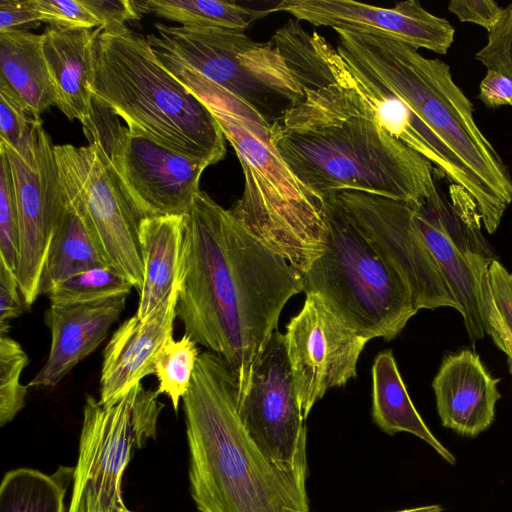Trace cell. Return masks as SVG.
Returning a JSON list of instances; mask_svg holds the SVG:
<instances>
[{"label": "cell", "mask_w": 512, "mask_h": 512, "mask_svg": "<svg viewBox=\"0 0 512 512\" xmlns=\"http://www.w3.org/2000/svg\"><path fill=\"white\" fill-rule=\"evenodd\" d=\"M101 107L93 101L84 132L107 154L139 220L185 215L200 191V178L209 164L175 152L139 129L121 126L109 110L103 107V112Z\"/></svg>", "instance_id": "30bf717a"}, {"label": "cell", "mask_w": 512, "mask_h": 512, "mask_svg": "<svg viewBox=\"0 0 512 512\" xmlns=\"http://www.w3.org/2000/svg\"><path fill=\"white\" fill-rule=\"evenodd\" d=\"M441 511H442V508L439 505H427V506L403 509V510L394 511V512H441ZM286 512H310V511H298V510L287 509Z\"/></svg>", "instance_id": "b9f144b4"}, {"label": "cell", "mask_w": 512, "mask_h": 512, "mask_svg": "<svg viewBox=\"0 0 512 512\" xmlns=\"http://www.w3.org/2000/svg\"><path fill=\"white\" fill-rule=\"evenodd\" d=\"M485 332L506 356L512 374V273L497 259L483 287Z\"/></svg>", "instance_id": "f1b7e54d"}, {"label": "cell", "mask_w": 512, "mask_h": 512, "mask_svg": "<svg viewBox=\"0 0 512 512\" xmlns=\"http://www.w3.org/2000/svg\"><path fill=\"white\" fill-rule=\"evenodd\" d=\"M151 48L175 58L239 97L271 124L298 103L303 91L278 48L244 31L219 27L154 25Z\"/></svg>", "instance_id": "ba28073f"}, {"label": "cell", "mask_w": 512, "mask_h": 512, "mask_svg": "<svg viewBox=\"0 0 512 512\" xmlns=\"http://www.w3.org/2000/svg\"><path fill=\"white\" fill-rule=\"evenodd\" d=\"M268 10L286 12L315 26L388 36L437 54L448 52L455 35L447 19L428 12L416 0L390 8L353 0H282Z\"/></svg>", "instance_id": "e0dca14e"}, {"label": "cell", "mask_w": 512, "mask_h": 512, "mask_svg": "<svg viewBox=\"0 0 512 512\" xmlns=\"http://www.w3.org/2000/svg\"><path fill=\"white\" fill-rule=\"evenodd\" d=\"M414 207L427 245L459 306L469 339L475 343L486 334L483 287L489 267L497 257L482 228L465 222L438 185Z\"/></svg>", "instance_id": "2e32d148"}, {"label": "cell", "mask_w": 512, "mask_h": 512, "mask_svg": "<svg viewBox=\"0 0 512 512\" xmlns=\"http://www.w3.org/2000/svg\"><path fill=\"white\" fill-rule=\"evenodd\" d=\"M142 383L117 403L103 406L88 395L68 512H132L122 497V477L132 450L156 436L164 404Z\"/></svg>", "instance_id": "9c48e42d"}, {"label": "cell", "mask_w": 512, "mask_h": 512, "mask_svg": "<svg viewBox=\"0 0 512 512\" xmlns=\"http://www.w3.org/2000/svg\"><path fill=\"white\" fill-rule=\"evenodd\" d=\"M183 407L191 496L200 512L309 511L308 474L268 459L238 412V386L228 364L200 353Z\"/></svg>", "instance_id": "3957f363"}, {"label": "cell", "mask_w": 512, "mask_h": 512, "mask_svg": "<svg viewBox=\"0 0 512 512\" xmlns=\"http://www.w3.org/2000/svg\"><path fill=\"white\" fill-rule=\"evenodd\" d=\"M88 140L87 146L54 145L62 187L85 216L109 265L140 292V220L107 154L95 139Z\"/></svg>", "instance_id": "8fae6325"}, {"label": "cell", "mask_w": 512, "mask_h": 512, "mask_svg": "<svg viewBox=\"0 0 512 512\" xmlns=\"http://www.w3.org/2000/svg\"><path fill=\"white\" fill-rule=\"evenodd\" d=\"M92 93L126 126L175 152L209 166L225 156V137L209 109L126 26L99 34Z\"/></svg>", "instance_id": "8992f818"}, {"label": "cell", "mask_w": 512, "mask_h": 512, "mask_svg": "<svg viewBox=\"0 0 512 512\" xmlns=\"http://www.w3.org/2000/svg\"><path fill=\"white\" fill-rule=\"evenodd\" d=\"M74 467L51 474L32 468L8 471L0 485V512H65L64 498Z\"/></svg>", "instance_id": "4316f807"}, {"label": "cell", "mask_w": 512, "mask_h": 512, "mask_svg": "<svg viewBox=\"0 0 512 512\" xmlns=\"http://www.w3.org/2000/svg\"><path fill=\"white\" fill-rule=\"evenodd\" d=\"M40 121L15 94L0 86V143L21 151Z\"/></svg>", "instance_id": "836d02e7"}, {"label": "cell", "mask_w": 512, "mask_h": 512, "mask_svg": "<svg viewBox=\"0 0 512 512\" xmlns=\"http://www.w3.org/2000/svg\"><path fill=\"white\" fill-rule=\"evenodd\" d=\"M28 357L21 345L0 335V425L10 422L24 407L27 387L20 383Z\"/></svg>", "instance_id": "1f68e13d"}, {"label": "cell", "mask_w": 512, "mask_h": 512, "mask_svg": "<svg viewBox=\"0 0 512 512\" xmlns=\"http://www.w3.org/2000/svg\"><path fill=\"white\" fill-rule=\"evenodd\" d=\"M302 273L199 191L184 215L176 313L195 343L219 355L246 394L253 369Z\"/></svg>", "instance_id": "7a4b0ae2"}, {"label": "cell", "mask_w": 512, "mask_h": 512, "mask_svg": "<svg viewBox=\"0 0 512 512\" xmlns=\"http://www.w3.org/2000/svg\"><path fill=\"white\" fill-rule=\"evenodd\" d=\"M317 41L336 81L348 87L391 136L420 154L472 195L471 183L463 168L438 137L388 88L341 55L322 35Z\"/></svg>", "instance_id": "ac0fdd59"}, {"label": "cell", "mask_w": 512, "mask_h": 512, "mask_svg": "<svg viewBox=\"0 0 512 512\" xmlns=\"http://www.w3.org/2000/svg\"><path fill=\"white\" fill-rule=\"evenodd\" d=\"M475 59L487 69L512 79V3L503 8L500 20L488 33L487 42L476 52Z\"/></svg>", "instance_id": "e575fe53"}, {"label": "cell", "mask_w": 512, "mask_h": 512, "mask_svg": "<svg viewBox=\"0 0 512 512\" xmlns=\"http://www.w3.org/2000/svg\"><path fill=\"white\" fill-rule=\"evenodd\" d=\"M102 28L49 25L42 33L43 52L56 90L60 111L83 125L93 108L96 42Z\"/></svg>", "instance_id": "7402d4cb"}, {"label": "cell", "mask_w": 512, "mask_h": 512, "mask_svg": "<svg viewBox=\"0 0 512 512\" xmlns=\"http://www.w3.org/2000/svg\"><path fill=\"white\" fill-rule=\"evenodd\" d=\"M275 44L302 99L270 127V138L294 175L324 198L358 191L419 204L435 190L434 166L391 136L346 86L332 78L317 42L300 24Z\"/></svg>", "instance_id": "6da1fadb"}, {"label": "cell", "mask_w": 512, "mask_h": 512, "mask_svg": "<svg viewBox=\"0 0 512 512\" xmlns=\"http://www.w3.org/2000/svg\"><path fill=\"white\" fill-rule=\"evenodd\" d=\"M239 416L262 453L278 466L308 474L307 430L292 380L285 336L275 330L257 361Z\"/></svg>", "instance_id": "5bb4252c"}, {"label": "cell", "mask_w": 512, "mask_h": 512, "mask_svg": "<svg viewBox=\"0 0 512 512\" xmlns=\"http://www.w3.org/2000/svg\"><path fill=\"white\" fill-rule=\"evenodd\" d=\"M143 286L136 315L145 321L165 303L179 284L184 215L143 218L139 221Z\"/></svg>", "instance_id": "603a6c76"}, {"label": "cell", "mask_w": 512, "mask_h": 512, "mask_svg": "<svg viewBox=\"0 0 512 512\" xmlns=\"http://www.w3.org/2000/svg\"><path fill=\"white\" fill-rule=\"evenodd\" d=\"M447 9L459 21L479 25L488 33L498 23L503 12V8L493 0H451Z\"/></svg>", "instance_id": "f35d334b"}, {"label": "cell", "mask_w": 512, "mask_h": 512, "mask_svg": "<svg viewBox=\"0 0 512 512\" xmlns=\"http://www.w3.org/2000/svg\"><path fill=\"white\" fill-rule=\"evenodd\" d=\"M335 31L338 52L399 97L450 150L471 183L483 229L496 232L512 203V177L450 66L388 36Z\"/></svg>", "instance_id": "5b68a950"}, {"label": "cell", "mask_w": 512, "mask_h": 512, "mask_svg": "<svg viewBox=\"0 0 512 512\" xmlns=\"http://www.w3.org/2000/svg\"><path fill=\"white\" fill-rule=\"evenodd\" d=\"M284 336L293 384L306 419L329 389L356 377L359 356L369 340L313 293L306 294Z\"/></svg>", "instance_id": "9a60e30c"}, {"label": "cell", "mask_w": 512, "mask_h": 512, "mask_svg": "<svg viewBox=\"0 0 512 512\" xmlns=\"http://www.w3.org/2000/svg\"><path fill=\"white\" fill-rule=\"evenodd\" d=\"M65 197V211L43 266L40 294L47 295L53 287L80 272L111 267L85 216L66 194Z\"/></svg>", "instance_id": "484cf974"}, {"label": "cell", "mask_w": 512, "mask_h": 512, "mask_svg": "<svg viewBox=\"0 0 512 512\" xmlns=\"http://www.w3.org/2000/svg\"><path fill=\"white\" fill-rule=\"evenodd\" d=\"M478 98L488 108L512 107V79L488 68L479 84Z\"/></svg>", "instance_id": "ab89813d"}, {"label": "cell", "mask_w": 512, "mask_h": 512, "mask_svg": "<svg viewBox=\"0 0 512 512\" xmlns=\"http://www.w3.org/2000/svg\"><path fill=\"white\" fill-rule=\"evenodd\" d=\"M40 23L29 0L0 1V31L28 30Z\"/></svg>", "instance_id": "60d3db41"}, {"label": "cell", "mask_w": 512, "mask_h": 512, "mask_svg": "<svg viewBox=\"0 0 512 512\" xmlns=\"http://www.w3.org/2000/svg\"><path fill=\"white\" fill-rule=\"evenodd\" d=\"M126 296L107 301L58 305L50 304L45 320L51 332L48 358L28 383L29 387H54L104 341L110 327L120 317Z\"/></svg>", "instance_id": "44dd1931"}, {"label": "cell", "mask_w": 512, "mask_h": 512, "mask_svg": "<svg viewBox=\"0 0 512 512\" xmlns=\"http://www.w3.org/2000/svg\"><path fill=\"white\" fill-rule=\"evenodd\" d=\"M25 307L15 273L0 259V335H8L11 320Z\"/></svg>", "instance_id": "74e56055"}, {"label": "cell", "mask_w": 512, "mask_h": 512, "mask_svg": "<svg viewBox=\"0 0 512 512\" xmlns=\"http://www.w3.org/2000/svg\"><path fill=\"white\" fill-rule=\"evenodd\" d=\"M99 21L103 31L125 27V23L137 20L141 13L131 0H81Z\"/></svg>", "instance_id": "8d00e7d4"}, {"label": "cell", "mask_w": 512, "mask_h": 512, "mask_svg": "<svg viewBox=\"0 0 512 512\" xmlns=\"http://www.w3.org/2000/svg\"><path fill=\"white\" fill-rule=\"evenodd\" d=\"M499 382L474 351L446 355L432 381L442 425L470 437L488 429L501 397Z\"/></svg>", "instance_id": "ffe728a7"}, {"label": "cell", "mask_w": 512, "mask_h": 512, "mask_svg": "<svg viewBox=\"0 0 512 512\" xmlns=\"http://www.w3.org/2000/svg\"><path fill=\"white\" fill-rule=\"evenodd\" d=\"M0 252V259L16 273L19 260V218L9 161L5 151L1 148Z\"/></svg>", "instance_id": "d6a6232c"}, {"label": "cell", "mask_w": 512, "mask_h": 512, "mask_svg": "<svg viewBox=\"0 0 512 512\" xmlns=\"http://www.w3.org/2000/svg\"><path fill=\"white\" fill-rule=\"evenodd\" d=\"M179 284L168 300L148 319L136 314L125 320L107 343L100 377L99 403H117L133 386L155 373V357L165 340L173 335Z\"/></svg>", "instance_id": "d6986e66"}, {"label": "cell", "mask_w": 512, "mask_h": 512, "mask_svg": "<svg viewBox=\"0 0 512 512\" xmlns=\"http://www.w3.org/2000/svg\"><path fill=\"white\" fill-rule=\"evenodd\" d=\"M0 86L15 94L38 119L56 106L57 94L44 56L42 34L0 31Z\"/></svg>", "instance_id": "cb8c5ba5"}, {"label": "cell", "mask_w": 512, "mask_h": 512, "mask_svg": "<svg viewBox=\"0 0 512 512\" xmlns=\"http://www.w3.org/2000/svg\"><path fill=\"white\" fill-rule=\"evenodd\" d=\"M132 288V284L121 273L106 266L69 277L53 287L47 296L50 304H86L127 297Z\"/></svg>", "instance_id": "f546056e"}, {"label": "cell", "mask_w": 512, "mask_h": 512, "mask_svg": "<svg viewBox=\"0 0 512 512\" xmlns=\"http://www.w3.org/2000/svg\"><path fill=\"white\" fill-rule=\"evenodd\" d=\"M141 14L153 13L157 17L187 27H219L245 31L255 21L270 14L221 0H143L135 1Z\"/></svg>", "instance_id": "83f0119b"}, {"label": "cell", "mask_w": 512, "mask_h": 512, "mask_svg": "<svg viewBox=\"0 0 512 512\" xmlns=\"http://www.w3.org/2000/svg\"><path fill=\"white\" fill-rule=\"evenodd\" d=\"M13 179L19 218V260L16 277L25 304L40 295L43 266L62 220L66 197L54 145L38 122L21 151L0 143Z\"/></svg>", "instance_id": "7c38bea8"}, {"label": "cell", "mask_w": 512, "mask_h": 512, "mask_svg": "<svg viewBox=\"0 0 512 512\" xmlns=\"http://www.w3.org/2000/svg\"><path fill=\"white\" fill-rule=\"evenodd\" d=\"M199 355L197 343L186 334L179 340H175L173 335L169 336L156 354V393L167 395L176 413L180 399L190 387Z\"/></svg>", "instance_id": "4dcf8cb0"}, {"label": "cell", "mask_w": 512, "mask_h": 512, "mask_svg": "<svg viewBox=\"0 0 512 512\" xmlns=\"http://www.w3.org/2000/svg\"><path fill=\"white\" fill-rule=\"evenodd\" d=\"M153 51L209 109L239 159L244 189L229 209L232 215L271 251L306 272L326 248L324 198L294 175L271 141V123L257 110L168 54Z\"/></svg>", "instance_id": "277c9868"}, {"label": "cell", "mask_w": 512, "mask_h": 512, "mask_svg": "<svg viewBox=\"0 0 512 512\" xmlns=\"http://www.w3.org/2000/svg\"><path fill=\"white\" fill-rule=\"evenodd\" d=\"M40 22L63 28L94 29L99 21L81 0H29Z\"/></svg>", "instance_id": "d590c367"}, {"label": "cell", "mask_w": 512, "mask_h": 512, "mask_svg": "<svg viewBox=\"0 0 512 512\" xmlns=\"http://www.w3.org/2000/svg\"><path fill=\"white\" fill-rule=\"evenodd\" d=\"M335 196L404 280L417 310L459 311L419 227L414 204L358 191Z\"/></svg>", "instance_id": "4fadbf2b"}, {"label": "cell", "mask_w": 512, "mask_h": 512, "mask_svg": "<svg viewBox=\"0 0 512 512\" xmlns=\"http://www.w3.org/2000/svg\"><path fill=\"white\" fill-rule=\"evenodd\" d=\"M372 416L385 433H411L428 443L444 460L455 456L432 434L414 407L391 350L380 352L372 367Z\"/></svg>", "instance_id": "d4e9b609"}, {"label": "cell", "mask_w": 512, "mask_h": 512, "mask_svg": "<svg viewBox=\"0 0 512 512\" xmlns=\"http://www.w3.org/2000/svg\"><path fill=\"white\" fill-rule=\"evenodd\" d=\"M328 236L324 253L302 274L303 291L318 295L350 328L369 341H391L418 312L394 267L344 210L324 196Z\"/></svg>", "instance_id": "52a82bcc"}]
</instances>
